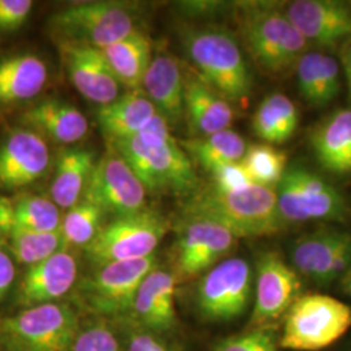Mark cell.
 <instances>
[{"mask_svg": "<svg viewBox=\"0 0 351 351\" xmlns=\"http://www.w3.org/2000/svg\"><path fill=\"white\" fill-rule=\"evenodd\" d=\"M182 216L215 221L237 239L271 236L285 226L278 213L276 189L259 185L239 191L215 186L195 191L185 202Z\"/></svg>", "mask_w": 351, "mask_h": 351, "instance_id": "6da1fadb", "label": "cell"}, {"mask_svg": "<svg viewBox=\"0 0 351 351\" xmlns=\"http://www.w3.org/2000/svg\"><path fill=\"white\" fill-rule=\"evenodd\" d=\"M239 8L245 46L264 75L282 77L294 71L308 43L289 20L284 3L247 1Z\"/></svg>", "mask_w": 351, "mask_h": 351, "instance_id": "7a4b0ae2", "label": "cell"}, {"mask_svg": "<svg viewBox=\"0 0 351 351\" xmlns=\"http://www.w3.org/2000/svg\"><path fill=\"white\" fill-rule=\"evenodd\" d=\"M110 145L138 177L147 193L191 195L198 189V176L191 159L173 139L145 134L112 139Z\"/></svg>", "mask_w": 351, "mask_h": 351, "instance_id": "3957f363", "label": "cell"}, {"mask_svg": "<svg viewBox=\"0 0 351 351\" xmlns=\"http://www.w3.org/2000/svg\"><path fill=\"white\" fill-rule=\"evenodd\" d=\"M185 49L197 73L228 101L243 103L252 88L249 64L239 40L223 27H202L185 36Z\"/></svg>", "mask_w": 351, "mask_h": 351, "instance_id": "277c9868", "label": "cell"}, {"mask_svg": "<svg viewBox=\"0 0 351 351\" xmlns=\"http://www.w3.org/2000/svg\"><path fill=\"white\" fill-rule=\"evenodd\" d=\"M78 329V315L68 303L27 307L0 320V351H69Z\"/></svg>", "mask_w": 351, "mask_h": 351, "instance_id": "5b68a950", "label": "cell"}, {"mask_svg": "<svg viewBox=\"0 0 351 351\" xmlns=\"http://www.w3.org/2000/svg\"><path fill=\"white\" fill-rule=\"evenodd\" d=\"M156 256L97 267L75 287V301L98 319H125L145 277L156 268Z\"/></svg>", "mask_w": 351, "mask_h": 351, "instance_id": "8992f818", "label": "cell"}, {"mask_svg": "<svg viewBox=\"0 0 351 351\" xmlns=\"http://www.w3.org/2000/svg\"><path fill=\"white\" fill-rule=\"evenodd\" d=\"M351 326V308L326 294H306L289 307L280 346L295 351L323 350Z\"/></svg>", "mask_w": 351, "mask_h": 351, "instance_id": "52a82bcc", "label": "cell"}, {"mask_svg": "<svg viewBox=\"0 0 351 351\" xmlns=\"http://www.w3.org/2000/svg\"><path fill=\"white\" fill-rule=\"evenodd\" d=\"M276 195L278 213L285 226L314 220L345 221L350 215L339 189L301 164L287 168L277 185Z\"/></svg>", "mask_w": 351, "mask_h": 351, "instance_id": "ba28073f", "label": "cell"}, {"mask_svg": "<svg viewBox=\"0 0 351 351\" xmlns=\"http://www.w3.org/2000/svg\"><path fill=\"white\" fill-rule=\"evenodd\" d=\"M169 230L168 219L155 210L114 217L103 226L85 247L88 261L97 267L152 256Z\"/></svg>", "mask_w": 351, "mask_h": 351, "instance_id": "9c48e42d", "label": "cell"}, {"mask_svg": "<svg viewBox=\"0 0 351 351\" xmlns=\"http://www.w3.org/2000/svg\"><path fill=\"white\" fill-rule=\"evenodd\" d=\"M51 27L60 42H77L103 50L134 33L136 16L119 1H88L53 14Z\"/></svg>", "mask_w": 351, "mask_h": 351, "instance_id": "30bf717a", "label": "cell"}, {"mask_svg": "<svg viewBox=\"0 0 351 351\" xmlns=\"http://www.w3.org/2000/svg\"><path fill=\"white\" fill-rule=\"evenodd\" d=\"M252 291V269L247 261L230 258L213 265L197 288V307L210 322H230L247 308Z\"/></svg>", "mask_w": 351, "mask_h": 351, "instance_id": "8fae6325", "label": "cell"}, {"mask_svg": "<svg viewBox=\"0 0 351 351\" xmlns=\"http://www.w3.org/2000/svg\"><path fill=\"white\" fill-rule=\"evenodd\" d=\"M146 193L124 158L110 145L95 163L82 198L95 203L103 213L119 217L145 210Z\"/></svg>", "mask_w": 351, "mask_h": 351, "instance_id": "7c38bea8", "label": "cell"}, {"mask_svg": "<svg viewBox=\"0 0 351 351\" xmlns=\"http://www.w3.org/2000/svg\"><path fill=\"white\" fill-rule=\"evenodd\" d=\"M237 237L215 221L184 219L175 243V276L189 280L199 276L234 249Z\"/></svg>", "mask_w": 351, "mask_h": 351, "instance_id": "4fadbf2b", "label": "cell"}, {"mask_svg": "<svg viewBox=\"0 0 351 351\" xmlns=\"http://www.w3.org/2000/svg\"><path fill=\"white\" fill-rule=\"evenodd\" d=\"M284 10L307 43L332 49L351 38V5L339 0H294Z\"/></svg>", "mask_w": 351, "mask_h": 351, "instance_id": "5bb4252c", "label": "cell"}, {"mask_svg": "<svg viewBox=\"0 0 351 351\" xmlns=\"http://www.w3.org/2000/svg\"><path fill=\"white\" fill-rule=\"evenodd\" d=\"M300 290V275L293 267L275 251L261 254L256 262L252 324L263 326L287 314L289 307L298 298Z\"/></svg>", "mask_w": 351, "mask_h": 351, "instance_id": "9a60e30c", "label": "cell"}, {"mask_svg": "<svg viewBox=\"0 0 351 351\" xmlns=\"http://www.w3.org/2000/svg\"><path fill=\"white\" fill-rule=\"evenodd\" d=\"M60 52L72 84L88 101L101 107L120 97L121 84L101 50L85 43L60 42Z\"/></svg>", "mask_w": 351, "mask_h": 351, "instance_id": "2e32d148", "label": "cell"}, {"mask_svg": "<svg viewBox=\"0 0 351 351\" xmlns=\"http://www.w3.org/2000/svg\"><path fill=\"white\" fill-rule=\"evenodd\" d=\"M176 288L175 274L154 268L142 281L126 322L162 336L175 330Z\"/></svg>", "mask_w": 351, "mask_h": 351, "instance_id": "e0dca14e", "label": "cell"}, {"mask_svg": "<svg viewBox=\"0 0 351 351\" xmlns=\"http://www.w3.org/2000/svg\"><path fill=\"white\" fill-rule=\"evenodd\" d=\"M78 264L66 250L52 254L49 258L29 265L19 289L20 303L26 307L59 302L75 288Z\"/></svg>", "mask_w": 351, "mask_h": 351, "instance_id": "ac0fdd59", "label": "cell"}, {"mask_svg": "<svg viewBox=\"0 0 351 351\" xmlns=\"http://www.w3.org/2000/svg\"><path fill=\"white\" fill-rule=\"evenodd\" d=\"M50 150L45 139L29 130L12 133L0 147V185L17 189L30 185L46 172Z\"/></svg>", "mask_w": 351, "mask_h": 351, "instance_id": "d6986e66", "label": "cell"}, {"mask_svg": "<svg viewBox=\"0 0 351 351\" xmlns=\"http://www.w3.org/2000/svg\"><path fill=\"white\" fill-rule=\"evenodd\" d=\"M184 112L193 138L226 130L234 119L232 103L190 69L185 72Z\"/></svg>", "mask_w": 351, "mask_h": 351, "instance_id": "ffe728a7", "label": "cell"}, {"mask_svg": "<svg viewBox=\"0 0 351 351\" xmlns=\"http://www.w3.org/2000/svg\"><path fill=\"white\" fill-rule=\"evenodd\" d=\"M184 88L185 71L176 56L164 52L151 59L142 88L169 124L177 125L185 114Z\"/></svg>", "mask_w": 351, "mask_h": 351, "instance_id": "44dd1931", "label": "cell"}, {"mask_svg": "<svg viewBox=\"0 0 351 351\" xmlns=\"http://www.w3.org/2000/svg\"><path fill=\"white\" fill-rule=\"evenodd\" d=\"M315 158L335 175L351 173V108L328 114L310 137Z\"/></svg>", "mask_w": 351, "mask_h": 351, "instance_id": "7402d4cb", "label": "cell"}, {"mask_svg": "<svg viewBox=\"0 0 351 351\" xmlns=\"http://www.w3.org/2000/svg\"><path fill=\"white\" fill-rule=\"evenodd\" d=\"M339 62L329 53L307 51L294 71L302 99L315 108H323L337 98L341 91Z\"/></svg>", "mask_w": 351, "mask_h": 351, "instance_id": "603a6c76", "label": "cell"}, {"mask_svg": "<svg viewBox=\"0 0 351 351\" xmlns=\"http://www.w3.org/2000/svg\"><path fill=\"white\" fill-rule=\"evenodd\" d=\"M351 239V232L320 228L297 239L290 250L293 268L302 276L322 284L330 264L342 246Z\"/></svg>", "mask_w": 351, "mask_h": 351, "instance_id": "cb8c5ba5", "label": "cell"}, {"mask_svg": "<svg viewBox=\"0 0 351 351\" xmlns=\"http://www.w3.org/2000/svg\"><path fill=\"white\" fill-rule=\"evenodd\" d=\"M0 237L16 259L33 265L64 249L60 232L39 233L21 226L13 215L12 199L0 197Z\"/></svg>", "mask_w": 351, "mask_h": 351, "instance_id": "d4e9b609", "label": "cell"}, {"mask_svg": "<svg viewBox=\"0 0 351 351\" xmlns=\"http://www.w3.org/2000/svg\"><path fill=\"white\" fill-rule=\"evenodd\" d=\"M156 113V107L143 91L129 90L110 104L99 107L97 120L112 141L137 136Z\"/></svg>", "mask_w": 351, "mask_h": 351, "instance_id": "484cf974", "label": "cell"}, {"mask_svg": "<svg viewBox=\"0 0 351 351\" xmlns=\"http://www.w3.org/2000/svg\"><path fill=\"white\" fill-rule=\"evenodd\" d=\"M49 80L45 62L33 53L13 55L0 60V104L29 101Z\"/></svg>", "mask_w": 351, "mask_h": 351, "instance_id": "4316f807", "label": "cell"}, {"mask_svg": "<svg viewBox=\"0 0 351 351\" xmlns=\"http://www.w3.org/2000/svg\"><path fill=\"white\" fill-rule=\"evenodd\" d=\"M29 125L42 130L55 142L71 145L84 138L88 132V119L75 106L58 99L40 101L24 116Z\"/></svg>", "mask_w": 351, "mask_h": 351, "instance_id": "83f0119b", "label": "cell"}, {"mask_svg": "<svg viewBox=\"0 0 351 351\" xmlns=\"http://www.w3.org/2000/svg\"><path fill=\"white\" fill-rule=\"evenodd\" d=\"M95 163L94 152L86 149L62 152L51 185L52 202L58 207L69 210L82 198Z\"/></svg>", "mask_w": 351, "mask_h": 351, "instance_id": "f1b7e54d", "label": "cell"}, {"mask_svg": "<svg viewBox=\"0 0 351 351\" xmlns=\"http://www.w3.org/2000/svg\"><path fill=\"white\" fill-rule=\"evenodd\" d=\"M117 81L130 90H141L151 63V42L136 30L130 36L101 50Z\"/></svg>", "mask_w": 351, "mask_h": 351, "instance_id": "f546056e", "label": "cell"}, {"mask_svg": "<svg viewBox=\"0 0 351 351\" xmlns=\"http://www.w3.org/2000/svg\"><path fill=\"white\" fill-rule=\"evenodd\" d=\"M300 124L298 110L285 94L274 93L261 101L252 116V132L267 145H281L291 138Z\"/></svg>", "mask_w": 351, "mask_h": 351, "instance_id": "4dcf8cb0", "label": "cell"}, {"mask_svg": "<svg viewBox=\"0 0 351 351\" xmlns=\"http://www.w3.org/2000/svg\"><path fill=\"white\" fill-rule=\"evenodd\" d=\"M181 147L204 169L211 172L226 164L241 162L247 150L246 141L232 129L213 133L207 137L182 142Z\"/></svg>", "mask_w": 351, "mask_h": 351, "instance_id": "1f68e13d", "label": "cell"}, {"mask_svg": "<svg viewBox=\"0 0 351 351\" xmlns=\"http://www.w3.org/2000/svg\"><path fill=\"white\" fill-rule=\"evenodd\" d=\"M106 213L95 203L81 198L68 210L62 219L60 234L63 246L86 247L101 230V220Z\"/></svg>", "mask_w": 351, "mask_h": 351, "instance_id": "d6a6232c", "label": "cell"}, {"mask_svg": "<svg viewBox=\"0 0 351 351\" xmlns=\"http://www.w3.org/2000/svg\"><path fill=\"white\" fill-rule=\"evenodd\" d=\"M242 164L255 185L276 189L288 168V156L272 145L256 143L247 147Z\"/></svg>", "mask_w": 351, "mask_h": 351, "instance_id": "836d02e7", "label": "cell"}, {"mask_svg": "<svg viewBox=\"0 0 351 351\" xmlns=\"http://www.w3.org/2000/svg\"><path fill=\"white\" fill-rule=\"evenodd\" d=\"M13 215L23 226L39 233L60 232L62 216L53 202L37 197L23 195L12 201Z\"/></svg>", "mask_w": 351, "mask_h": 351, "instance_id": "e575fe53", "label": "cell"}, {"mask_svg": "<svg viewBox=\"0 0 351 351\" xmlns=\"http://www.w3.org/2000/svg\"><path fill=\"white\" fill-rule=\"evenodd\" d=\"M69 351H125L114 330L106 322L80 326Z\"/></svg>", "mask_w": 351, "mask_h": 351, "instance_id": "d590c367", "label": "cell"}, {"mask_svg": "<svg viewBox=\"0 0 351 351\" xmlns=\"http://www.w3.org/2000/svg\"><path fill=\"white\" fill-rule=\"evenodd\" d=\"M213 351H280L274 335L264 328L230 336L216 343Z\"/></svg>", "mask_w": 351, "mask_h": 351, "instance_id": "8d00e7d4", "label": "cell"}, {"mask_svg": "<svg viewBox=\"0 0 351 351\" xmlns=\"http://www.w3.org/2000/svg\"><path fill=\"white\" fill-rule=\"evenodd\" d=\"M124 329L125 351H178L162 335L134 326L126 320Z\"/></svg>", "mask_w": 351, "mask_h": 351, "instance_id": "74e56055", "label": "cell"}, {"mask_svg": "<svg viewBox=\"0 0 351 351\" xmlns=\"http://www.w3.org/2000/svg\"><path fill=\"white\" fill-rule=\"evenodd\" d=\"M210 173L213 178V186L223 191H239L255 185L242 162L221 165Z\"/></svg>", "mask_w": 351, "mask_h": 351, "instance_id": "f35d334b", "label": "cell"}, {"mask_svg": "<svg viewBox=\"0 0 351 351\" xmlns=\"http://www.w3.org/2000/svg\"><path fill=\"white\" fill-rule=\"evenodd\" d=\"M33 8L30 0H0V32H12L26 21Z\"/></svg>", "mask_w": 351, "mask_h": 351, "instance_id": "ab89813d", "label": "cell"}, {"mask_svg": "<svg viewBox=\"0 0 351 351\" xmlns=\"http://www.w3.org/2000/svg\"><path fill=\"white\" fill-rule=\"evenodd\" d=\"M16 277V268L12 258L4 250L0 242V301L8 294L11 290Z\"/></svg>", "mask_w": 351, "mask_h": 351, "instance_id": "60d3db41", "label": "cell"}, {"mask_svg": "<svg viewBox=\"0 0 351 351\" xmlns=\"http://www.w3.org/2000/svg\"><path fill=\"white\" fill-rule=\"evenodd\" d=\"M138 134H145V136H151V137H156V138L162 139H173L171 134V129H169V123L168 120L164 117L162 113H156L150 120V123L145 126Z\"/></svg>", "mask_w": 351, "mask_h": 351, "instance_id": "b9f144b4", "label": "cell"}, {"mask_svg": "<svg viewBox=\"0 0 351 351\" xmlns=\"http://www.w3.org/2000/svg\"><path fill=\"white\" fill-rule=\"evenodd\" d=\"M339 58H341V66L345 72L351 95V38L339 47Z\"/></svg>", "mask_w": 351, "mask_h": 351, "instance_id": "7bdbcfd3", "label": "cell"}, {"mask_svg": "<svg viewBox=\"0 0 351 351\" xmlns=\"http://www.w3.org/2000/svg\"><path fill=\"white\" fill-rule=\"evenodd\" d=\"M346 276H348V278H346V281H345V288H346L348 293L351 295V271Z\"/></svg>", "mask_w": 351, "mask_h": 351, "instance_id": "ee69618b", "label": "cell"}]
</instances>
